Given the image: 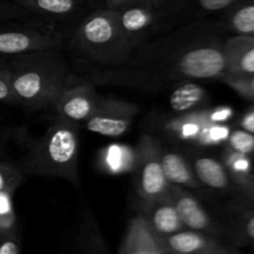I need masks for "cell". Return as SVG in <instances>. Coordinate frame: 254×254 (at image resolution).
Wrapping results in <instances>:
<instances>
[{"label":"cell","instance_id":"obj_5","mask_svg":"<svg viewBox=\"0 0 254 254\" xmlns=\"http://www.w3.org/2000/svg\"><path fill=\"white\" fill-rule=\"evenodd\" d=\"M64 34L50 22H0V56L10 57L46 50H60Z\"/></svg>","mask_w":254,"mask_h":254},{"label":"cell","instance_id":"obj_11","mask_svg":"<svg viewBox=\"0 0 254 254\" xmlns=\"http://www.w3.org/2000/svg\"><path fill=\"white\" fill-rule=\"evenodd\" d=\"M119 254H170L165 237L159 235L143 212L128 223L126 235L118 248Z\"/></svg>","mask_w":254,"mask_h":254},{"label":"cell","instance_id":"obj_31","mask_svg":"<svg viewBox=\"0 0 254 254\" xmlns=\"http://www.w3.org/2000/svg\"><path fill=\"white\" fill-rule=\"evenodd\" d=\"M238 127L254 134V106L243 112L242 116L238 119Z\"/></svg>","mask_w":254,"mask_h":254},{"label":"cell","instance_id":"obj_17","mask_svg":"<svg viewBox=\"0 0 254 254\" xmlns=\"http://www.w3.org/2000/svg\"><path fill=\"white\" fill-rule=\"evenodd\" d=\"M208 99L207 91L202 86L188 79L176 83L169 97V104L174 113L183 114L205 108Z\"/></svg>","mask_w":254,"mask_h":254},{"label":"cell","instance_id":"obj_25","mask_svg":"<svg viewBox=\"0 0 254 254\" xmlns=\"http://www.w3.org/2000/svg\"><path fill=\"white\" fill-rule=\"evenodd\" d=\"M223 83L227 84L230 88L242 98L247 101L254 102V73L248 76H231V74H223L220 78Z\"/></svg>","mask_w":254,"mask_h":254},{"label":"cell","instance_id":"obj_19","mask_svg":"<svg viewBox=\"0 0 254 254\" xmlns=\"http://www.w3.org/2000/svg\"><path fill=\"white\" fill-rule=\"evenodd\" d=\"M221 160L225 164L238 192H243L254 185V165L252 158L232 150L225 145Z\"/></svg>","mask_w":254,"mask_h":254},{"label":"cell","instance_id":"obj_21","mask_svg":"<svg viewBox=\"0 0 254 254\" xmlns=\"http://www.w3.org/2000/svg\"><path fill=\"white\" fill-rule=\"evenodd\" d=\"M227 26L237 35L254 36V0H245L228 9Z\"/></svg>","mask_w":254,"mask_h":254},{"label":"cell","instance_id":"obj_1","mask_svg":"<svg viewBox=\"0 0 254 254\" xmlns=\"http://www.w3.org/2000/svg\"><path fill=\"white\" fill-rule=\"evenodd\" d=\"M10 81L17 106L30 111L50 108L67 86L71 74L59 50L7 57Z\"/></svg>","mask_w":254,"mask_h":254},{"label":"cell","instance_id":"obj_20","mask_svg":"<svg viewBox=\"0 0 254 254\" xmlns=\"http://www.w3.org/2000/svg\"><path fill=\"white\" fill-rule=\"evenodd\" d=\"M79 251L84 253H106V242L93 213L87 208L78 231Z\"/></svg>","mask_w":254,"mask_h":254},{"label":"cell","instance_id":"obj_15","mask_svg":"<svg viewBox=\"0 0 254 254\" xmlns=\"http://www.w3.org/2000/svg\"><path fill=\"white\" fill-rule=\"evenodd\" d=\"M161 164L164 174L169 184L181 186L188 190H197L202 188L198 181L189 158L180 151L161 148Z\"/></svg>","mask_w":254,"mask_h":254},{"label":"cell","instance_id":"obj_9","mask_svg":"<svg viewBox=\"0 0 254 254\" xmlns=\"http://www.w3.org/2000/svg\"><path fill=\"white\" fill-rule=\"evenodd\" d=\"M169 193L174 200L176 210L186 228L210 233L220 238L227 236V230L212 217V215L190 190L170 184Z\"/></svg>","mask_w":254,"mask_h":254},{"label":"cell","instance_id":"obj_18","mask_svg":"<svg viewBox=\"0 0 254 254\" xmlns=\"http://www.w3.org/2000/svg\"><path fill=\"white\" fill-rule=\"evenodd\" d=\"M35 15L47 19H69L78 12L86 0H12Z\"/></svg>","mask_w":254,"mask_h":254},{"label":"cell","instance_id":"obj_22","mask_svg":"<svg viewBox=\"0 0 254 254\" xmlns=\"http://www.w3.org/2000/svg\"><path fill=\"white\" fill-rule=\"evenodd\" d=\"M231 236L237 243L254 245V208L242 206L233 222V231Z\"/></svg>","mask_w":254,"mask_h":254},{"label":"cell","instance_id":"obj_8","mask_svg":"<svg viewBox=\"0 0 254 254\" xmlns=\"http://www.w3.org/2000/svg\"><path fill=\"white\" fill-rule=\"evenodd\" d=\"M158 0H141L114 9L119 27L134 47L140 46L161 17Z\"/></svg>","mask_w":254,"mask_h":254},{"label":"cell","instance_id":"obj_29","mask_svg":"<svg viewBox=\"0 0 254 254\" xmlns=\"http://www.w3.org/2000/svg\"><path fill=\"white\" fill-rule=\"evenodd\" d=\"M21 252V238L17 230L0 231V254H19Z\"/></svg>","mask_w":254,"mask_h":254},{"label":"cell","instance_id":"obj_23","mask_svg":"<svg viewBox=\"0 0 254 254\" xmlns=\"http://www.w3.org/2000/svg\"><path fill=\"white\" fill-rule=\"evenodd\" d=\"M25 173L21 166L0 161V192L14 193L24 181Z\"/></svg>","mask_w":254,"mask_h":254},{"label":"cell","instance_id":"obj_10","mask_svg":"<svg viewBox=\"0 0 254 254\" xmlns=\"http://www.w3.org/2000/svg\"><path fill=\"white\" fill-rule=\"evenodd\" d=\"M98 99L93 82H82L67 86L52 107L56 111V118L78 126L91 116Z\"/></svg>","mask_w":254,"mask_h":254},{"label":"cell","instance_id":"obj_24","mask_svg":"<svg viewBox=\"0 0 254 254\" xmlns=\"http://www.w3.org/2000/svg\"><path fill=\"white\" fill-rule=\"evenodd\" d=\"M225 144L232 150L245 154L254 160V134L245 130V129H235V130L230 131V135Z\"/></svg>","mask_w":254,"mask_h":254},{"label":"cell","instance_id":"obj_12","mask_svg":"<svg viewBox=\"0 0 254 254\" xmlns=\"http://www.w3.org/2000/svg\"><path fill=\"white\" fill-rule=\"evenodd\" d=\"M170 254H232L238 253L235 245H227L217 236L184 228L165 237Z\"/></svg>","mask_w":254,"mask_h":254},{"label":"cell","instance_id":"obj_13","mask_svg":"<svg viewBox=\"0 0 254 254\" xmlns=\"http://www.w3.org/2000/svg\"><path fill=\"white\" fill-rule=\"evenodd\" d=\"M226 73L231 76H248L254 73V36L237 35L223 42Z\"/></svg>","mask_w":254,"mask_h":254},{"label":"cell","instance_id":"obj_27","mask_svg":"<svg viewBox=\"0 0 254 254\" xmlns=\"http://www.w3.org/2000/svg\"><path fill=\"white\" fill-rule=\"evenodd\" d=\"M0 103L17 104L10 81L9 60L4 56H0Z\"/></svg>","mask_w":254,"mask_h":254},{"label":"cell","instance_id":"obj_32","mask_svg":"<svg viewBox=\"0 0 254 254\" xmlns=\"http://www.w3.org/2000/svg\"><path fill=\"white\" fill-rule=\"evenodd\" d=\"M24 134L19 130V129H7V128H1L0 127V153L2 151V149L6 146L7 141L11 140V139H19L22 138Z\"/></svg>","mask_w":254,"mask_h":254},{"label":"cell","instance_id":"obj_7","mask_svg":"<svg viewBox=\"0 0 254 254\" xmlns=\"http://www.w3.org/2000/svg\"><path fill=\"white\" fill-rule=\"evenodd\" d=\"M138 112V104L113 97L99 96L96 108L83 124L91 133L119 138L130 129Z\"/></svg>","mask_w":254,"mask_h":254},{"label":"cell","instance_id":"obj_3","mask_svg":"<svg viewBox=\"0 0 254 254\" xmlns=\"http://www.w3.org/2000/svg\"><path fill=\"white\" fill-rule=\"evenodd\" d=\"M73 42L89 60L109 67L123 64L135 50L119 27L114 9L108 7L87 15L74 31Z\"/></svg>","mask_w":254,"mask_h":254},{"label":"cell","instance_id":"obj_2","mask_svg":"<svg viewBox=\"0 0 254 254\" xmlns=\"http://www.w3.org/2000/svg\"><path fill=\"white\" fill-rule=\"evenodd\" d=\"M78 153L77 124L56 118L39 139L29 144L21 168L25 174L64 179L78 188Z\"/></svg>","mask_w":254,"mask_h":254},{"label":"cell","instance_id":"obj_26","mask_svg":"<svg viewBox=\"0 0 254 254\" xmlns=\"http://www.w3.org/2000/svg\"><path fill=\"white\" fill-rule=\"evenodd\" d=\"M17 230V217L12 206V193L0 192V231Z\"/></svg>","mask_w":254,"mask_h":254},{"label":"cell","instance_id":"obj_14","mask_svg":"<svg viewBox=\"0 0 254 254\" xmlns=\"http://www.w3.org/2000/svg\"><path fill=\"white\" fill-rule=\"evenodd\" d=\"M189 160L202 186L215 191H230L236 189L222 160L205 154H192L189 156Z\"/></svg>","mask_w":254,"mask_h":254},{"label":"cell","instance_id":"obj_33","mask_svg":"<svg viewBox=\"0 0 254 254\" xmlns=\"http://www.w3.org/2000/svg\"><path fill=\"white\" fill-rule=\"evenodd\" d=\"M103 2L104 7H108V9H119L122 6H126V5L133 4V2L141 1V0H101Z\"/></svg>","mask_w":254,"mask_h":254},{"label":"cell","instance_id":"obj_28","mask_svg":"<svg viewBox=\"0 0 254 254\" xmlns=\"http://www.w3.org/2000/svg\"><path fill=\"white\" fill-rule=\"evenodd\" d=\"M29 15H31V12L25 10L12 0H0V22L26 19Z\"/></svg>","mask_w":254,"mask_h":254},{"label":"cell","instance_id":"obj_30","mask_svg":"<svg viewBox=\"0 0 254 254\" xmlns=\"http://www.w3.org/2000/svg\"><path fill=\"white\" fill-rule=\"evenodd\" d=\"M242 1L245 0H197L201 9L208 12L225 11Z\"/></svg>","mask_w":254,"mask_h":254},{"label":"cell","instance_id":"obj_6","mask_svg":"<svg viewBox=\"0 0 254 254\" xmlns=\"http://www.w3.org/2000/svg\"><path fill=\"white\" fill-rule=\"evenodd\" d=\"M168 135L176 140L201 145H218L226 143L230 128L213 119V109L201 108L197 111L178 114L176 118L164 126Z\"/></svg>","mask_w":254,"mask_h":254},{"label":"cell","instance_id":"obj_16","mask_svg":"<svg viewBox=\"0 0 254 254\" xmlns=\"http://www.w3.org/2000/svg\"><path fill=\"white\" fill-rule=\"evenodd\" d=\"M143 213L148 218L151 227L163 237H168L186 228L169 192L144 208Z\"/></svg>","mask_w":254,"mask_h":254},{"label":"cell","instance_id":"obj_34","mask_svg":"<svg viewBox=\"0 0 254 254\" xmlns=\"http://www.w3.org/2000/svg\"><path fill=\"white\" fill-rule=\"evenodd\" d=\"M240 195L241 198H242V206H247V207L254 208V185L251 186L248 190L241 192Z\"/></svg>","mask_w":254,"mask_h":254},{"label":"cell","instance_id":"obj_4","mask_svg":"<svg viewBox=\"0 0 254 254\" xmlns=\"http://www.w3.org/2000/svg\"><path fill=\"white\" fill-rule=\"evenodd\" d=\"M161 148L158 139L151 134H143L136 144L133 178L141 210L169 192L170 184L164 174Z\"/></svg>","mask_w":254,"mask_h":254}]
</instances>
